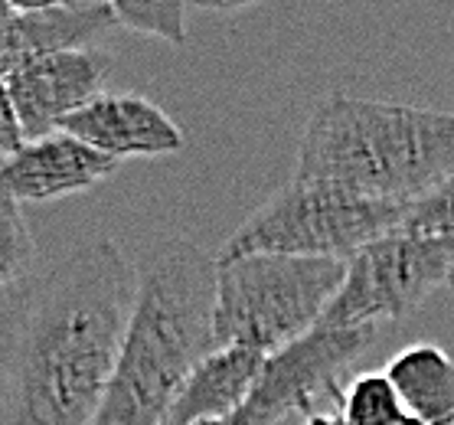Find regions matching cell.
I'll use <instances>...</instances> for the list:
<instances>
[{"instance_id":"obj_1","label":"cell","mask_w":454,"mask_h":425,"mask_svg":"<svg viewBox=\"0 0 454 425\" xmlns=\"http://www.w3.org/2000/svg\"><path fill=\"white\" fill-rule=\"evenodd\" d=\"M137 295V265L92 236L0 295V425H89Z\"/></svg>"},{"instance_id":"obj_2","label":"cell","mask_w":454,"mask_h":425,"mask_svg":"<svg viewBox=\"0 0 454 425\" xmlns=\"http://www.w3.org/2000/svg\"><path fill=\"white\" fill-rule=\"evenodd\" d=\"M135 265V308L89 425H164L190 370L213 350L216 256L174 236Z\"/></svg>"},{"instance_id":"obj_3","label":"cell","mask_w":454,"mask_h":425,"mask_svg":"<svg viewBox=\"0 0 454 425\" xmlns=\"http://www.w3.org/2000/svg\"><path fill=\"white\" fill-rule=\"evenodd\" d=\"M454 177V112L333 92L298 145L294 177L412 207Z\"/></svg>"},{"instance_id":"obj_4","label":"cell","mask_w":454,"mask_h":425,"mask_svg":"<svg viewBox=\"0 0 454 425\" xmlns=\"http://www.w3.org/2000/svg\"><path fill=\"white\" fill-rule=\"evenodd\" d=\"M347 262L291 256H216L213 347L271 357L314 331L340 288Z\"/></svg>"},{"instance_id":"obj_5","label":"cell","mask_w":454,"mask_h":425,"mask_svg":"<svg viewBox=\"0 0 454 425\" xmlns=\"http://www.w3.org/2000/svg\"><path fill=\"white\" fill-rule=\"evenodd\" d=\"M405 216V203L372 200L317 180H291L226 239L219 259L291 256L350 262L363 246L403 229Z\"/></svg>"},{"instance_id":"obj_6","label":"cell","mask_w":454,"mask_h":425,"mask_svg":"<svg viewBox=\"0 0 454 425\" xmlns=\"http://www.w3.org/2000/svg\"><path fill=\"white\" fill-rule=\"evenodd\" d=\"M454 265L451 236H419L395 229L363 246L343 272V281L320 327H372L405 321L434 288L448 281Z\"/></svg>"},{"instance_id":"obj_7","label":"cell","mask_w":454,"mask_h":425,"mask_svg":"<svg viewBox=\"0 0 454 425\" xmlns=\"http://www.w3.org/2000/svg\"><path fill=\"white\" fill-rule=\"evenodd\" d=\"M372 327H314L265 357L255 390L229 422L278 425L288 415H314L320 403L340 405V376L376 341Z\"/></svg>"},{"instance_id":"obj_8","label":"cell","mask_w":454,"mask_h":425,"mask_svg":"<svg viewBox=\"0 0 454 425\" xmlns=\"http://www.w3.org/2000/svg\"><path fill=\"white\" fill-rule=\"evenodd\" d=\"M112 56L105 50H69L43 56L7 79V95L20 122L23 141L46 138L62 118L79 112L95 95H102Z\"/></svg>"},{"instance_id":"obj_9","label":"cell","mask_w":454,"mask_h":425,"mask_svg":"<svg viewBox=\"0 0 454 425\" xmlns=\"http://www.w3.org/2000/svg\"><path fill=\"white\" fill-rule=\"evenodd\" d=\"M56 131L73 135L114 164L124 157H170L184 151V131L164 108L131 92H102L62 118Z\"/></svg>"},{"instance_id":"obj_10","label":"cell","mask_w":454,"mask_h":425,"mask_svg":"<svg viewBox=\"0 0 454 425\" xmlns=\"http://www.w3.org/2000/svg\"><path fill=\"white\" fill-rule=\"evenodd\" d=\"M112 157L98 154L66 131L23 141L17 154L0 161V197L13 203H50L98 187L114 174Z\"/></svg>"},{"instance_id":"obj_11","label":"cell","mask_w":454,"mask_h":425,"mask_svg":"<svg viewBox=\"0 0 454 425\" xmlns=\"http://www.w3.org/2000/svg\"><path fill=\"white\" fill-rule=\"evenodd\" d=\"M114 27L112 4H13L11 20L0 27V83L52 52L95 50V43Z\"/></svg>"},{"instance_id":"obj_12","label":"cell","mask_w":454,"mask_h":425,"mask_svg":"<svg viewBox=\"0 0 454 425\" xmlns=\"http://www.w3.org/2000/svg\"><path fill=\"white\" fill-rule=\"evenodd\" d=\"M262 363V353L242 347H213L184 380L164 425L229 422L255 390Z\"/></svg>"},{"instance_id":"obj_13","label":"cell","mask_w":454,"mask_h":425,"mask_svg":"<svg viewBox=\"0 0 454 425\" xmlns=\"http://www.w3.org/2000/svg\"><path fill=\"white\" fill-rule=\"evenodd\" d=\"M386 380L419 425H454V357L434 343H412L386 363Z\"/></svg>"},{"instance_id":"obj_14","label":"cell","mask_w":454,"mask_h":425,"mask_svg":"<svg viewBox=\"0 0 454 425\" xmlns=\"http://www.w3.org/2000/svg\"><path fill=\"white\" fill-rule=\"evenodd\" d=\"M340 415L347 425H419L405 413L386 374L356 376L340 393Z\"/></svg>"},{"instance_id":"obj_15","label":"cell","mask_w":454,"mask_h":425,"mask_svg":"<svg viewBox=\"0 0 454 425\" xmlns=\"http://www.w3.org/2000/svg\"><path fill=\"white\" fill-rule=\"evenodd\" d=\"M36 262V239H33L20 203L0 197V295L30 275Z\"/></svg>"},{"instance_id":"obj_16","label":"cell","mask_w":454,"mask_h":425,"mask_svg":"<svg viewBox=\"0 0 454 425\" xmlns=\"http://www.w3.org/2000/svg\"><path fill=\"white\" fill-rule=\"evenodd\" d=\"M114 20L124 30L147 33L174 46L186 43V7L184 4H137V0H114Z\"/></svg>"},{"instance_id":"obj_17","label":"cell","mask_w":454,"mask_h":425,"mask_svg":"<svg viewBox=\"0 0 454 425\" xmlns=\"http://www.w3.org/2000/svg\"><path fill=\"white\" fill-rule=\"evenodd\" d=\"M405 232L419 236H451L454 239V177L444 180L442 187L432 190L428 197L409 207V216L403 223Z\"/></svg>"},{"instance_id":"obj_18","label":"cell","mask_w":454,"mask_h":425,"mask_svg":"<svg viewBox=\"0 0 454 425\" xmlns=\"http://www.w3.org/2000/svg\"><path fill=\"white\" fill-rule=\"evenodd\" d=\"M23 147V131L20 122H17V112L11 105V95H7V85L0 83V161L4 157L17 154Z\"/></svg>"},{"instance_id":"obj_19","label":"cell","mask_w":454,"mask_h":425,"mask_svg":"<svg viewBox=\"0 0 454 425\" xmlns=\"http://www.w3.org/2000/svg\"><path fill=\"white\" fill-rule=\"evenodd\" d=\"M301 425H347L340 413H314L308 419H301Z\"/></svg>"},{"instance_id":"obj_20","label":"cell","mask_w":454,"mask_h":425,"mask_svg":"<svg viewBox=\"0 0 454 425\" xmlns=\"http://www.w3.org/2000/svg\"><path fill=\"white\" fill-rule=\"evenodd\" d=\"M11 13H13V4H7V0H0V27L11 20Z\"/></svg>"},{"instance_id":"obj_21","label":"cell","mask_w":454,"mask_h":425,"mask_svg":"<svg viewBox=\"0 0 454 425\" xmlns=\"http://www.w3.org/2000/svg\"><path fill=\"white\" fill-rule=\"evenodd\" d=\"M444 285H448V288L454 291V265H451V272H448V281H444Z\"/></svg>"},{"instance_id":"obj_22","label":"cell","mask_w":454,"mask_h":425,"mask_svg":"<svg viewBox=\"0 0 454 425\" xmlns=\"http://www.w3.org/2000/svg\"><path fill=\"white\" fill-rule=\"evenodd\" d=\"M203 425H236V422H203Z\"/></svg>"}]
</instances>
